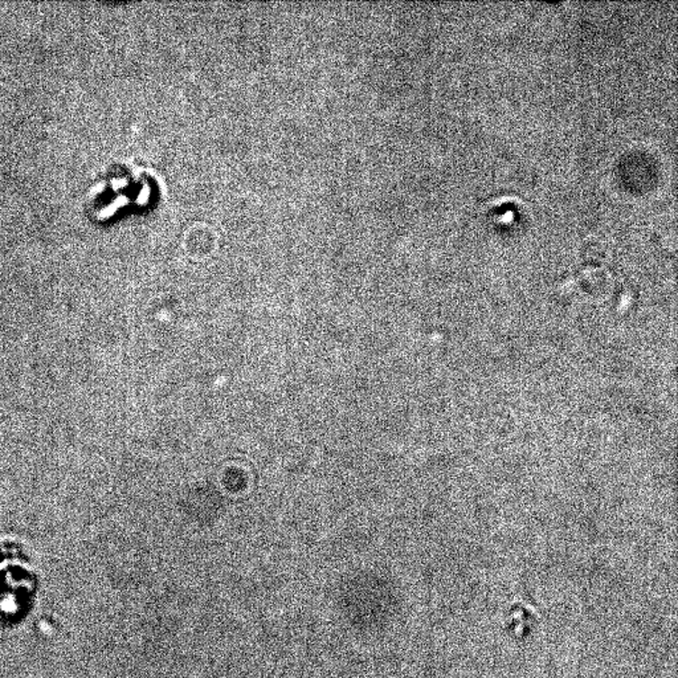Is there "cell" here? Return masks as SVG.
Masks as SVG:
<instances>
[]
</instances>
